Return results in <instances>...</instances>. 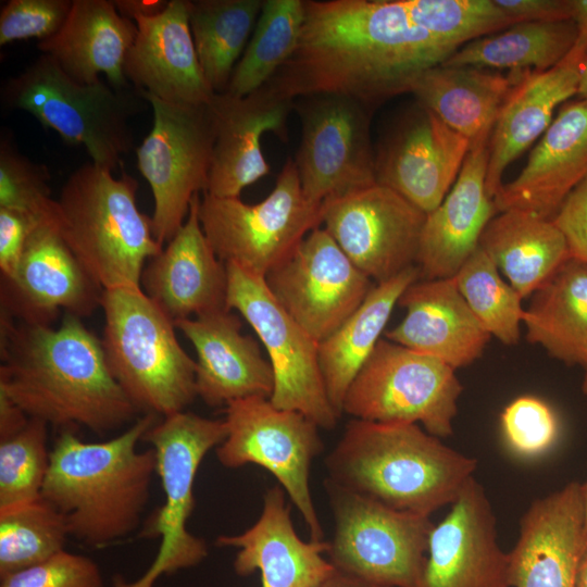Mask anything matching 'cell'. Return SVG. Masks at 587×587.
Returning a JSON list of instances; mask_svg holds the SVG:
<instances>
[{
	"instance_id": "d590c367",
	"label": "cell",
	"mask_w": 587,
	"mask_h": 587,
	"mask_svg": "<svg viewBox=\"0 0 587 587\" xmlns=\"http://www.w3.org/2000/svg\"><path fill=\"white\" fill-rule=\"evenodd\" d=\"M576 35L573 20L519 22L465 43L442 65L545 72L569 54Z\"/></svg>"
},
{
	"instance_id": "7c38bea8",
	"label": "cell",
	"mask_w": 587,
	"mask_h": 587,
	"mask_svg": "<svg viewBox=\"0 0 587 587\" xmlns=\"http://www.w3.org/2000/svg\"><path fill=\"white\" fill-rule=\"evenodd\" d=\"M140 93L152 108L153 122L136 148L137 166L152 191V230L163 246L183 226L192 198L207 191L214 127L208 104L176 103Z\"/></svg>"
},
{
	"instance_id": "e0dca14e",
	"label": "cell",
	"mask_w": 587,
	"mask_h": 587,
	"mask_svg": "<svg viewBox=\"0 0 587 587\" xmlns=\"http://www.w3.org/2000/svg\"><path fill=\"white\" fill-rule=\"evenodd\" d=\"M426 213L395 190L375 184L322 204V224L373 283L416 265Z\"/></svg>"
},
{
	"instance_id": "bcb514c9",
	"label": "cell",
	"mask_w": 587,
	"mask_h": 587,
	"mask_svg": "<svg viewBox=\"0 0 587 587\" xmlns=\"http://www.w3.org/2000/svg\"><path fill=\"white\" fill-rule=\"evenodd\" d=\"M552 221L564 236L571 258L587 263V179L569 193Z\"/></svg>"
},
{
	"instance_id": "f6af8a7d",
	"label": "cell",
	"mask_w": 587,
	"mask_h": 587,
	"mask_svg": "<svg viewBox=\"0 0 587 587\" xmlns=\"http://www.w3.org/2000/svg\"><path fill=\"white\" fill-rule=\"evenodd\" d=\"M0 587H103L98 564L63 550L50 559L0 577Z\"/></svg>"
},
{
	"instance_id": "7dc6e473",
	"label": "cell",
	"mask_w": 587,
	"mask_h": 587,
	"mask_svg": "<svg viewBox=\"0 0 587 587\" xmlns=\"http://www.w3.org/2000/svg\"><path fill=\"white\" fill-rule=\"evenodd\" d=\"M39 225L41 224L22 212L0 208L1 279L13 275L29 235Z\"/></svg>"
},
{
	"instance_id": "5b68a950",
	"label": "cell",
	"mask_w": 587,
	"mask_h": 587,
	"mask_svg": "<svg viewBox=\"0 0 587 587\" xmlns=\"http://www.w3.org/2000/svg\"><path fill=\"white\" fill-rule=\"evenodd\" d=\"M137 180L91 161L64 183L57 229L84 270L102 288H141L146 264L161 250L151 217L137 205Z\"/></svg>"
},
{
	"instance_id": "f907efd6",
	"label": "cell",
	"mask_w": 587,
	"mask_h": 587,
	"mask_svg": "<svg viewBox=\"0 0 587 587\" xmlns=\"http://www.w3.org/2000/svg\"><path fill=\"white\" fill-rule=\"evenodd\" d=\"M28 420L29 416L21 408L0 392V439L21 430Z\"/></svg>"
},
{
	"instance_id": "60d3db41",
	"label": "cell",
	"mask_w": 587,
	"mask_h": 587,
	"mask_svg": "<svg viewBox=\"0 0 587 587\" xmlns=\"http://www.w3.org/2000/svg\"><path fill=\"white\" fill-rule=\"evenodd\" d=\"M47 439L48 424L33 417L0 439V510L41 497L50 464Z\"/></svg>"
},
{
	"instance_id": "2e32d148",
	"label": "cell",
	"mask_w": 587,
	"mask_h": 587,
	"mask_svg": "<svg viewBox=\"0 0 587 587\" xmlns=\"http://www.w3.org/2000/svg\"><path fill=\"white\" fill-rule=\"evenodd\" d=\"M264 280L277 302L317 344L338 329L375 286L320 227Z\"/></svg>"
},
{
	"instance_id": "c3c4849f",
	"label": "cell",
	"mask_w": 587,
	"mask_h": 587,
	"mask_svg": "<svg viewBox=\"0 0 587 587\" xmlns=\"http://www.w3.org/2000/svg\"><path fill=\"white\" fill-rule=\"evenodd\" d=\"M514 24L519 22L572 20V0H494Z\"/></svg>"
},
{
	"instance_id": "8fae6325",
	"label": "cell",
	"mask_w": 587,
	"mask_h": 587,
	"mask_svg": "<svg viewBox=\"0 0 587 587\" xmlns=\"http://www.w3.org/2000/svg\"><path fill=\"white\" fill-rule=\"evenodd\" d=\"M445 362L380 339L342 403V413L384 424H422L438 438L453 433L463 386Z\"/></svg>"
},
{
	"instance_id": "f35d334b",
	"label": "cell",
	"mask_w": 587,
	"mask_h": 587,
	"mask_svg": "<svg viewBox=\"0 0 587 587\" xmlns=\"http://www.w3.org/2000/svg\"><path fill=\"white\" fill-rule=\"evenodd\" d=\"M64 516L41 497L0 510V577L39 564L65 550Z\"/></svg>"
},
{
	"instance_id": "d6986e66",
	"label": "cell",
	"mask_w": 587,
	"mask_h": 587,
	"mask_svg": "<svg viewBox=\"0 0 587 587\" xmlns=\"http://www.w3.org/2000/svg\"><path fill=\"white\" fill-rule=\"evenodd\" d=\"M469 151L466 138L417 102L375 152L376 183L427 214L453 186Z\"/></svg>"
},
{
	"instance_id": "e575fe53",
	"label": "cell",
	"mask_w": 587,
	"mask_h": 587,
	"mask_svg": "<svg viewBox=\"0 0 587 587\" xmlns=\"http://www.w3.org/2000/svg\"><path fill=\"white\" fill-rule=\"evenodd\" d=\"M524 310L528 342L569 364H587V263L567 259Z\"/></svg>"
},
{
	"instance_id": "30bf717a",
	"label": "cell",
	"mask_w": 587,
	"mask_h": 587,
	"mask_svg": "<svg viewBox=\"0 0 587 587\" xmlns=\"http://www.w3.org/2000/svg\"><path fill=\"white\" fill-rule=\"evenodd\" d=\"M324 487L335 519L327 551L334 567L384 587H415L435 525L429 515L392 509L330 478Z\"/></svg>"
},
{
	"instance_id": "f5cc1de1",
	"label": "cell",
	"mask_w": 587,
	"mask_h": 587,
	"mask_svg": "<svg viewBox=\"0 0 587 587\" xmlns=\"http://www.w3.org/2000/svg\"><path fill=\"white\" fill-rule=\"evenodd\" d=\"M577 587H587V540L583 557L579 563L578 576H577Z\"/></svg>"
},
{
	"instance_id": "1f68e13d",
	"label": "cell",
	"mask_w": 587,
	"mask_h": 587,
	"mask_svg": "<svg viewBox=\"0 0 587 587\" xmlns=\"http://www.w3.org/2000/svg\"><path fill=\"white\" fill-rule=\"evenodd\" d=\"M528 72L438 65L412 86L417 102L470 142L488 145L499 112L513 87Z\"/></svg>"
},
{
	"instance_id": "7402d4cb",
	"label": "cell",
	"mask_w": 587,
	"mask_h": 587,
	"mask_svg": "<svg viewBox=\"0 0 587 587\" xmlns=\"http://www.w3.org/2000/svg\"><path fill=\"white\" fill-rule=\"evenodd\" d=\"M214 127V146L204 193L239 197L249 185L270 173L261 149L267 132L287 141V120L294 100L268 83L245 97L215 93L208 103Z\"/></svg>"
},
{
	"instance_id": "ab89813d",
	"label": "cell",
	"mask_w": 587,
	"mask_h": 587,
	"mask_svg": "<svg viewBox=\"0 0 587 587\" xmlns=\"http://www.w3.org/2000/svg\"><path fill=\"white\" fill-rule=\"evenodd\" d=\"M454 278L464 300L489 335L504 345H516L524 315L523 298L503 280L490 258L477 247Z\"/></svg>"
},
{
	"instance_id": "5bb4252c",
	"label": "cell",
	"mask_w": 587,
	"mask_h": 587,
	"mask_svg": "<svg viewBox=\"0 0 587 587\" xmlns=\"http://www.w3.org/2000/svg\"><path fill=\"white\" fill-rule=\"evenodd\" d=\"M224 421L227 436L216 448L218 462L228 469L253 463L270 471L302 515L311 540L322 541L309 485L312 461L323 450L320 427L302 413L278 409L262 397L227 403Z\"/></svg>"
},
{
	"instance_id": "6da1fadb",
	"label": "cell",
	"mask_w": 587,
	"mask_h": 587,
	"mask_svg": "<svg viewBox=\"0 0 587 587\" xmlns=\"http://www.w3.org/2000/svg\"><path fill=\"white\" fill-rule=\"evenodd\" d=\"M304 10L299 45L268 84L292 100L338 93L371 109L514 24L494 0H304Z\"/></svg>"
},
{
	"instance_id": "cb8c5ba5",
	"label": "cell",
	"mask_w": 587,
	"mask_h": 587,
	"mask_svg": "<svg viewBox=\"0 0 587 587\" xmlns=\"http://www.w3.org/2000/svg\"><path fill=\"white\" fill-rule=\"evenodd\" d=\"M196 195L183 226L146 264L140 287L173 321L227 310V267L205 237Z\"/></svg>"
},
{
	"instance_id": "681fc988",
	"label": "cell",
	"mask_w": 587,
	"mask_h": 587,
	"mask_svg": "<svg viewBox=\"0 0 587 587\" xmlns=\"http://www.w3.org/2000/svg\"><path fill=\"white\" fill-rule=\"evenodd\" d=\"M572 7L577 35L573 48L561 62L582 67L587 60V0H572Z\"/></svg>"
},
{
	"instance_id": "836d02e7",
	"label": "cell",
	"mask_w": 587,
	"mask_h": 587,
	"mask_svg": "<svg viewBox=\"0 0 587 587\" xmlns=\"http://www.w3.org/2000/svg\"><path fill=\"white\" fill-rule=\"evenodd\" d=\"M420 278L416 265L375 284L362 304L330 336L319 342L317 357L327 397L342 414L348 388L372 354L404 290Z\"/></svg>"
},
{
	"instance_id": "d6a6232c",
	"label": "cell",
	"mask_w": 587,
	"mask_h": 587,
	"mask_svg": "<svg viewBox=\"0 0 587 587\" xmlns=\"http://www.w3.org/2000/svg\"><path fill=\"white\" fill-rule=\"evenodd\" d=\"M478 247L522 298L533 295L571 258L552 220L521 210L498 212Z\"/></svg>"
},
{
	"instance_id": "ffe728a7",
	"label": "cell",
	"mask_w": 587,
	"mask_h": 587,
	"mask_svg": "<svg viewBox=\"0 0 587 587\" xmlns=\"http://www.w3.org/2000/svg\"><path fill=\"white\" fill-rule=\"evenodd\" d=\"M102 292L57 227L41 224L29 235L13 275L1 279V313L42 325L60 311L82 319L101 304Z\"/></svg>"
},
{
	"instance_id": "8d00e7d4",
	"label": "cell",
	"mask_w": 587,
	"mask_h": 587,
	"mask_svg": "<svg viewBox=\"0 0 587 587\" xmlns=\"http://www.w3.org/2000/svg\"><path fill=\"white\" fill-rule=\"evenodd\" d=\"M262 4L263 0L189 1V25L198 59L216 93L226 91Z\"/></svg>"
},
{
	"instance_id": "816d5d0a",
	"label": "cell",
	"mask_w": 587,
	"mask_h": 587,
	"mask_svg": "<svg viewBox=\"0 0 587 587\" xmlns=\"http://www.w3.org/2000/svg\"><path fill=\"white\" fill-rule=\"evenodd\" d=\"M319 587H384L375 584H371L350 575L344 574L339 571H335L330 577H328Z\"/></svg>"
},
{
	"instance_id": "52a82bcc",
	"label": "cell",
	"mask_w": 587,
	"mask_h": 587,
	"mask_svg": "<svg viewBox=\"0 0 587 587\" xmlns=\"http://www.w3.org/2000/svg\"><path fill=\"white\" fill-rule=\"evenodd\" d=\"M1 95L7 107L29 113L64 142L83 146L92 163L111 172L133 149L130 120L148 103L135 88L78 83L47 54L7 80Z\"/></svg>"
},
{
	"instance_id": "9f6ffc18",
	"label": "cell",
	"mask_w": 587,
	"mask_h": 587,
	"mask_svg": "<svg viewBox=\"0 0 587 587\" xmlns=\"http://www.w3.org/2000/svg\"><path fill=\"white\" fill-rule=\"evenodd\" d=\"M585 375L583 379L582 390L584 396L587 398V364L585 365Z\"/></svg>"
},
{
	"instance_id": "277c9868",
	"label": "cell",
	"mask_w": 587,
	"mask_h": 587,
	"mask_svg": "<svg viewBox=\"0 0 587 587\" xmlns=\"http://www.w3.org/2000/svg\"><path fill=\"white\" fill-rule=\"evenodd\" d=\"M325 464L340 486L396 510L430 515L458 498L477 461L419 424L354 419Z\"/></svg>"
},
{
	"instance_id": "f1b7e54d",
	"label": "cell",
	"mask_w": 587,
	"mask_h": 587,
	"mask_svg": "<svg viewBox=\"0 0 587 587\" xmlns=\"http://www.w3.org/2000/svg\"><path fill=\"white\" fill-rule=\"evenodd\" d=\"M487 163L488 145L471 148L442 202L426 214L416 260L420 278L454 277L477 249L498 213L486 188Z\"/></svg>"
},
{
	"instance_id": "9a60e30c",
	"label": "cell",
	"mask_w": 587,
	"mask_h": 587,
	"mask_svg": "<svg viewBox=\"0 0 587 587\" xmlns=\"http://www.w3.org/2000/svg\"><path fill=\"white\" fill-rule=\"evenodd\" d=\"M301 123L294 160L304 196L323 202L373 186L375 152L371 141V108L338 93L294 100Z\"/></svg>"
},
{
	"instance_id": "9c48e42d",
	"label": "cell",
	"mask_w": 587,
	"mask_h": 587,
	"mask_svg": "<svg viewBox=\"0 0 587 587\" xmlns=\"http://www.w3.org/2000/svg\"><path fill=\"white\" fill-rule=\"evenodd\" d=\"M198 214L220 260L263 278L322 224V204L304 196L291 159L262 201L249 204L239 197L204 193Z\"/></svg>"
},
{
	"instance_id": "4dcf8cb0",
	"label": "cell",
	"mask_w": 587,
	"mask_h": 587,
	"mask_svg": "<svg viewBox=\"0 0 587 587\" xmlns=\"http://www.w3.org/2000/svg\"><path fill=\"white\" fill-rule=\"evenodd\" d=\"M579 73L580 66L561 62L545 72H528L513 87L488 142L486 188L490 198L503 184L507 167L547 130L555 109L577 93Z\"/></svg>"
},
{
	"instance_id": "603a6c76",
	"label": "cell",
	"mask_w": 587,
	"mask_h": 587,
	"mask_svg": "<svg viewBox=\"0 0 587 587\" xmlns=\"http://www.w3.org/2000/svg\"><path fill=\"white\" fill-rule=\"evenodd\" d=\"M586 540L579 483L535 500L509 552L510 587H577Z\"/></svg>"
},
{
	"instance_id": "ba28073f",
	"label": "cell",
	"mask_w": 587,
	"mask_h": 587,
	"mask_svg": "<svg viewBox=\"0 0 587 587\" xmlns=\"http://www.w3.org/2000/svg\"><path fill=\"white\" fill-rule=\"evenodd\" d=\"M227 436L224 420H211L191 412H177L155 422L142 440L157 457V474L164 504L148 520L141 536L159 537V551L149 569L135 582L121 575L113 587H154L162 575L198 565L207 555L205 542L187 529L195 507L193 483L207 453Z\"/></svg>"
},
{
	"instance_id": "8992f818",
	"label": "cell",
	"mask_w": 587,
	"mask_h": 587,
	"mask_svg": "<svg viewBox=\"0 0 587 587\" xmlns=\"http://www.w3.org/2000/svg\"><path fill=\"white\" fill-rule=\"evenodd\" d=\"M101 339L110 371L139 412H182L197 397L196 361L178 342L174 322L141 288L103 290Z\"/></svg>"
},
{
	"instance_id": "7bdbcfd3",
	"label": "cell",
	"mask_w": 587,
	"mask_h": 587,
	"mask_svg": "<svg viewBox=\"0 0 587 587\" xmlns=\"http://www.w3.org/2000/svg\"><path fill=\"white\" fill-rule=\"evenodd\" d=\"M500 427L508 448L521 458H537L550 450L558 440V415L545 400L520 396L500 415Z\"/></svg>"
},
{
	"instance_id": "7a4b0ae2",
	"label": "cell",
	"mask_w": 587,
	"mask_h": 587,
	"mask_svg": "<svg viewBox=\"0 0 587 587\" xmlns=\"http://www.w3.org/2000/svg\"><path fill=\"white\" fill-rule=\"evenodd\" d=\"M0 392L29 417L97 434L139 412L112 375L101 339L72 314L57 328L1 314Z\"/></svg>"
},
{
	"instance_id": "83f0119b",
	"label": "cell",
	"mask_w": 587,
	"mask_h": 587,
	"mask_svg": "<svg viewBox=\"0 0 587 587\" xmlns=\"http://www.w3.org/2000/svg\"><path fill=\"white\" fill-rule=\"evenodd\" d=\"M398 304L405 314L385 332L386 339L434 357L454 370L477 360L491 338L464 300L454 277L416 280L404 290Z\"/></svg>"
},
{
	"instance_id": "74e56055",
	"label": "cell",
	"mask_w": 587,
	"mask_h": 587,
	"mask_svg": "<svg viewBox=\"0 0 587 587\" xmlns=\"http://www.w3.org/2000/svg\"><path fill=\"white\" fill-rule=\"evenodd\" d=\"M304 13V0H263L252 37L224 92L245 97L266 85L295 53Z\"/></svg>"
},
{
	"instance_id": "44dd1931",
	"label": "cell",
	"mask_w": 587,
	"mask_h": 587,
	"mask_svg": "<svg viewBox=\"0 0 587 587\" xmlns=\"http://www.w3.org/2000/svg\"><path fill=\"white\" fill-rule=\"evenodd\" d=\"M415 587H510L509 553L498 544L491 504L474 477L434 525Z\"/></svg>"
},
{
	"instance_id": "db71d44e",
	"label": "cell",
	"mask_w": 587,
	"mask_h": 587,
	"mask_svg": "<svg viewBox=\"0 0 587 587\" xmlns=\"http://www.w3.org/2000/svg\"><path fill=\"white\" fill-rule=\"evenodd\" d=\"M580 99H587V60L580 67L577 93Z\"/></svg>"
},
{
	"instance_id": "d4e9b609",
	"label": "cell",
	"mask_w": 587,
	"mask_h": 587,
	"mask_svg": "<svg viewBox=\"0 0 587 587\" xmlns=\"http://www.w3.org/2000/svg\"><path fill=\"white\" fill-rule=\"evenodd\" d=\"M175 327L196 353L197 397L217 408L248 397L270 399L274 376L260 345L242 333L241 321L229 310L183 319Z\"/></svg>"
},
{
	"instance_id": "4fadbf2b",
	"label": "cell",
	"mask_w": 587,
	"mask_h": 587,
	"mask_svg": "<svg viewBox=\"0 0 587 587\" xmlns=\"http://www.w3.org/2000/svg\"><path fill=\"white\" fill-rule=\"evenodd\" d=\"M225 264L226 307L248 322L266 350L274 376L271 402L302 413L321 428H334L340 416L326 394L319 344L277 302L263 277L237 264Z\"/></svg>"
},
{
	"instance_id": "ee69618b",
	"label": "cell",
	"mask_w": 587,
	"mask_h": 587,
	"mask_svg": "<svg viewBox=\"0 0 587 587\" xmlns=\"http://www.w3.org/2000/svg\"><path fill=\"white\" fill-rule=\"evenodd\" d=\"M73 0H10L0 11V45L55 35L65 23Z\"/></svg>"
},
{
	"instance_id": "f546056e",
	"label": "cell",
	"mask_w": 587,
	"mask_h": 587,
	"mask_svg": "<svg viewBox=\"0 0 587 587\" xmlns=\"http://www.w3.org/2000/svg\"><path fill=\"white\" fill-rule=\"evenodd\" d=\"M137 27L124 16L114 1L73 0L61 29L37 42L41 54L54 59L74 80L92 84L104 74L117 90L134 88L124 73V64Z\"/></svg>"
},
{
	"instance_id": "4316f807",
	"label": "cell",
	"mask_w": 587,
	"mask_h": 587,
	"mask_svg": "<svg viewBox=\"0 0 587 587\" xmlns=\"http://www.w3.org/2000/svg\"><path fill=\"white\" fill-rule=\"evenodd\" d=\"M216 544L239 549L235 572L246 576L258 570L262 587H319L336 571L323 557L329 542L299 538L279 486L265 492L262 513L250 528L221 535Z\"/></svg>"
},
{
	"instance_id": "11a10c76",
	"label": "cell",
	"mask_w": 587,
	"mask_h": 587,
	"mask_svg": "<svg viewBox=\"0 0 587 587\" xmlns=\"http://www.w3.org/2000/svg\"><path fill=\"white\" fill-rule=\"evenodd\" d=\"M580 490H582V498H583V505H584L585 525H586V530H587V482L584 484H580Z\"/></svg>"
},
{
	"instance_id": "b9f144b4",
	"label": "cell",
	"mask_w": 587,
	"mask_h": 587,
	"mask_svg": "<svg viewBox=\"0 0 587 587\" xmlns=\"http://www.w3.org/2000/svg\"><path fill=\"white\" fill-rule=\"evenodd\" d=\"M47 166L30 161L8 139L0 145V208L22 212L57 227L58 202L51 196Z\"/></svg>"
},
{
	"instance_id": "ac0fdd59",
	"label": "cell",
	"mask_w": 587,
	"mask_h": 587,
	"mask_svg": "<svg viewBox=\"0 0 587 587\" xmlns=\"http://www.w3.org/2000/svg\"><path fill=\"white\" fill-rule=\"evenodd\" d=\"M114 3L137 27L124 64L133 87L164 101L208 104L216 92L198 59L189 25V0Z\"/></svg>"
},
{
	"instance_id": "3957f363",
	"label": "cell",
	"mask_w": 587,
	"mask_h": 587,
	"mask_svg": "<svg viewBox=\"0 0 587 587\" xmlns=\"http://www.w3.org/2000/svg\"><path fill=\"white\" fill-rule=\"evenodd\" d=\"M157 421L145 414L99 442L80 440L68 429L58 437L41 498L64 516L70 536L101 547L137 529L157 473L154 450L137 446Z\"/></svg>"
},
{
	"instance_id": "484cf974",
	"label": "cell",
	"mask_w": 587,
	"mask_h": 587,
	"mask_svg": "<svg viewBox=\"0 0 587 587\" xmlns=\"http://www.w3.org/2000/svg\"><path fill=\"white\" fill-rule=\"evenodd\" d=\"M587 179V99L567 101L525 166L494 197L498 212L526 211L552 220L569 193Z\"/></svg>"
}]
</instances>
